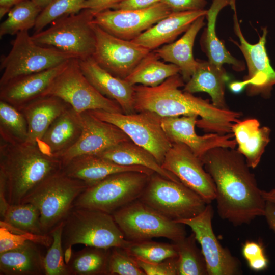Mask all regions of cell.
Masks as SVG:
<instances>
[{
    "label": "cell",
    "mask_w": 275,
    "mask_h": 275,
    "mask_svg": "<svg viewBox=\"0 0 275 275\" xmlns=\"http://www.w3.org/2000/svg\"><path fill=\"white\" fill-rule=\"evenodd\" d=\"M216 188L218 216L234 226L263 216L266 201L244 157L235 149L216 147L201 158Z\"/></svg>",
    "instance_id": "cell-1"
},
{
    "label": "cell",
    "mask_w": 275,
    "mask_h": 275,
    "mask_svg": "<svg viewBox=\"0 0 275 275\" xmlns=\"http://www.w3.org/2000/svg\"><path fill=\"white\" fill-rule=\"evenodd\" d=\"M183 86L184 80L178 74L156 87L134 85L135 111H150L161 117L196 115L201 117L196 126L204 131L232 133V126L239 120L241 112L218 108L207 100L180 90Z\"/></svg>",
    "instance_id": "cell-2"
},
{
    "label": "cell",
    "mask_w": 275,
    "mask_h": 275,
    "mask_svg": "<svg viewBox=\"0 0 275 275\" xmlns=\"http://www.w3.org/2000/svg\"><path fill=\"white\" fill-rule=\"evenodd\" d=\"M62 168L59 158L45 155L36 144L1 141L0 191L10 205L21 204L39 184Z\"/></svg>",
    "instance_id": "cell-3"
},
{
    "label": "cell",
    "mask_w": 275,
    "mask_h": 275,
    "mask_svg": "<svg viewBox=\"0 0 275 275\" xmlns=\"http://www.w3.org/2000/svg\"><path fill=\"white\" fill-rule=\"evenodd\" d=\"M74 208L64 220L62 240L64 248L80 244L86 246L125 249L130 243L111 214L97 210Z\"/></svg>",
    "instance_id": "cell-4"
},
{
    "label": "cell",
    "mask_w": 275,
    "mask_h": 275,
    "mask_svg": "<svg viewBox=\"0 0 275 275\" xmlns=\"http://www.w3.org/2000/svg\"><path fill=\"white\" fill-rule=\"evenodd\" d=\"M88 186L61 170L43 181L21 203H31L37 208L42 229L47 234L66 218L75 200Z\"/></svg>",
    "instance_id": "cell-5"
},
{
    "label": "cell",
    "mask_w": 275,
    "mask_h": 275,
    "mask_svg": "<svg viewBox=\"0 0 275 275\" xmlns=\"http://www.w3.org/2000/svg\"><path fill=\"white\" fill-rule=\"evenodd\" d=\"M94 17L88 9L62 16L32 38L38 45L56 48L78 60H86L92 57L95 49Z\"/></svg>",
    "instance_id": "cell-6"
},
{
    "label": "cell",
    "mask_w": 275,
    "mask_h": 275,
    "mask_svg": "<svg viewBox=\"0 0 275 275\" xmlns=\"http://www.w3.org/2000/svg\"><path fill=\"white\" fill-rule=\"evenodd\" d=\"M150 177L134 171L111 175L88 186L75 200L73 207L97 210L112 214L138 199Z\"/></svg>",
    "instance_id": "cell-7"
},
{
    "label": "cell",
    "mask_w": 275,
    "mask_h": 275,
    "mask_svg": "<svg viewBox=\"0 0 275 275\" xmlns=\"http://www.w3.org/2000/svg\"><path fill=\"white\" fill-rule=\"evenodd\" d=\"M11 44L9 52L1 59L3 73L0 87L18 77L47 70L73 58L56 48L36 44L28 31L18 33Z\"/></svg>",
    "instance_id": "cell-8"
},
{
    "label": "cell",
    "mask_w": 275,
    "mask_h": 275,
    "mask_svg": "<svg viewBox=\"0 0 275 275\" xmlns=\"http://www.w3.org/2000/svg\"><path fill=\"white\" fill-rule=\"evenodd\" d=\"M112 215L128 241L163 237L176 242L186 236L184 225L166 217L139 199Z\"/></svg>",
    "instance_id": "cell-9"
},
{
    "label": "cell",
    "mask_w": 275,
    "mask_h": 275,
    "mask_svg": "<svg viewBox=\"0 0 275 275\" xmlns=\"http://www.w3.org/2000/svg\"><path fill=\"white\" fill-rule=\"evenodd\" d=\"M139 199L174 221L194 217L207 204L196 192L181 182H176L154 173Z\"/></svg>",
    "instance_id": "cell-10"
},
{
    "label": "cell",
    "mask_w": 275,
    "mask_h": 275,
    "mask_svg": "<svg viewBox=\"0 0 275 275\" xmlns=\"http://www.w3.org/2000/svg\"><path fill=\"white\" fill-rule=\"evenodd\" d=\"M58 97L79 113L92 110L123 113L115 101L101 94L83 74L78 60L70 59L42 96Z\"/></svg>",
    "instance_id": "cell-11"
},
{
    "label": "cell",
    "mask_w": 275,
    "mask_h": 275,
    "mask_svg": "<svg viewBox=\"0 0 275 275\" xmlns=\"http://www.w3.org/2000/svg\"><path fill=\"white\" fill-rule=\"evenodd\" d=\"M87 112L117 126L131 141L149 151L161 166L172 144L161 126V117L150 111L131 114L100 109Z\"/></svg>",
    "instance_id": "cell-12"
},
{
    "label": "cell",
    "mask_w": 275,
    "mask_h": 275,
    "mask_svg": "<svg viewBox=\"0 0 275 275\" xmlns=\"http://www.w3.org/2000/svg\"><path fill=\"white\" fill-rule=\"evenodd\" d=\"M213 209L207 204L197 215L174 221L187 225L191 229L201 246L208 271V275H239L242 273L241 264L227 248L220 243L212 227Z\"/></svg>",
    "instance_id": "cell-13"
},
{
    "label": "cell",
    "mask_w": 275,
    "mask_h": 275,
    "mask_svg": "<svg viewBox=\"0 0 275 275\" xmlns=\"http://www.w3.org/2000/svg\"><path fill=\"white\" fill-rule=\"evenodd\" d=\"M93 24L96 46L92 58L115 76L124 79L151 51L131 40L115 37Z\"/></svg>",
    "instance_id": "cell-14"
},
{
    "label": "cell",
    "mask_w": 275,
    "mask_h": 275,
    "mask_svg": "<svg viewBox=\"0 0 275 275\" xmlns=\"http://www.w3.org/2000/svg\"><path fill=\"white\" fill-rule=\"evenodd\" d=\"M161 167L198 194L207 204L215 200L216 192L212 178L206 171L201 159L186 145L172 143Z\"/></svg>",
    "instance_id": "cell-15"
},
{
    "label": "cell",
    "mask_w": 275,
    "mask_h": 275,
    "mask_svg": "<svg viewBox=\"0 0 275 275\" xmlns=\"http://www.w3.org/2000/svg\"><path fill=\"white\" fill-rule=\"evenodd\" d=\"M172 12L160 2L143 10L107 9L95 14L93 22L115 37L132 40Z\"/></svg>",
    "instance_id": "cell-16"
},
{
    "label": "cell",
    "mask_w": 275,
    "mask_h": 275,
    "mask_svg": "<svg viewBox=\"0 0 275 275\" xmlns=\"http://www.w3.org/2000/svg\"><path fill=\"white\" fill-rule=\"evenodd\" d=\"M198 117L196 115L161 117V126L172 143L186 145L200 159L214 148H236L237 143L233 133L198 135L195 129Z\"/></svg>",
    "instance_id": "cell-17"
},
{
    "label": "cell",
    "mask_w": 275,
    "mask_h": 275,
    "mask_svg": "<svg viewBox=\"0 0 275 275\" xmlns=\"http://www.w3.org/2000/svg\"><path fill=\"white\" fill-rule=\"evenodd\" d=\"M234 32L239 39L238 45L242 52L248 68V74L245 78L248 82V92L251 95L261 93L268 96L272 87L275 85V70L271 66L266 48L267 30L265 28L259 41L254 44L249 43L241 32L237 19L236 6L232 7Z\"/></svg>",
    "instance_id": "cell-18"
},
{
    "label": "cell",
    "mask_w": 275,
    "mask_h": 275,
    "mask_svg": "<svg viewBox=\"0 0 275 275\" xmlns=\"http://www.w3.org/2000/svg\"><path fill=\"white\" fill-rule=\"evenodd\" d=\"M81 115V134L77 142L59 157L62 166L77 156L97 155L121 142L130 140L115 125L101 120L88 112Z\"/></svg>",
    "instance_id": "cell-19"
},
{
    "label": "cell",
    "mask_w": 275,
    "mask_h": 275,
    "mask_svg": "<svg viewBox=\"0 0 275 275\" xmlns=\"http://www.w3.org/2000/svg\"><path fill=\"white\" fill-rule=\"evenodd\" d=\"M82 130L81 113L69 106L53 121L36 145L45 155L59 158L77 142Z\"/></svg>",
    "instance_id": "cell-20"
},
{
    "label": "cell",
    "mask_w": 275,
    "mask_h": 275,
    "mask_svg": "<svg viewBox=\"0 0 275 275\" xmlns=\"http://www.w3.org/2000/svg\"><path fill=\"white\" fill-rule=\"evenodd\" d=\"M69 60L47 70L18 77L0 87V100L20 111L29 103L41 97Z\"/></svg>",
    "instance_id": "cell-21"
},
{
    "label": "cell",
    "mask_w": 275,
    "mask_h": 275,
    "mask_svg": "<svg viewBox=\"0 0 275 275\" xmlns=\"http://www.w3.org/2000/svg\"><path fill=\"white\" fill-rule=\"evenodd\" d=\"M78 61L83 74L101 94L117 102L124 113H135L134 86L105 70L92 57Z\"/></svg>",
    "instance_id": "cell-22"
},
{
    "label": "cell",
    "mask_w": 275,
    "mask_h": 275,
    "mask_svg": "<svg viewBox=\"0 0 275 275\" xmlns=\"http://www.w3.org/2000/svg\"><path fill=\"white\" fill-rule=\"evenodd\" d=\"M62 171L68 176L84 182L88 186L117 173L134 171L149 176L155 173L144 167L118 164L98 155L74 157L62 166Z\"/></svg>",
    "instance_id": "cell-23"
},
{
    "label": "cell",
    "mask_w": 275,
    "mask_h": 275,
    "mask_svg": "<svg viewBox=\"0 0 275 275\" xmlns=\"http://www.w3.org/2000/svg\"><path fill=\"white\" fill-rule=\"evenodd\" d=\"M206 13L204 9L172 12L131 41L152 51L175 40Z\"/></svg>",
    "instance_id": "cell-24"
},
{
    "label": "cell",
    "mask_w": 275,
    "mask_h": 275,
    "mask_svg": "<svg viewBox=\"0 0 275 275\" xmlns=\"http://www.w3.org/2000/svg\"><path fill=\"white\" fill-rule=\"evenodd\" d=\"M232 132L237 143V150L244 157L250 168H256L270 142V128L261 127L256 118H248L234 123Z\"/></svg>",
    "instance_id": "cell-25"
},
{
    "label": "cell",
    "mask_w": 275,
    "mask_h": 275,
    "mask_svg": "<svg viewBox=\"0 0 275 275\" xmlns=\"http://www.w3.org/2000/svg\"><path fill=\"white\" fill-rule=\"evenodd\" d=\"M69 106L58 97L45 96L23 106L20 111L24 116L28 126L25 143L36 144L53 121Z\"/></svg>",
    "instance_id": "cell-26"
},
{
    "label": "cell",
    "mask_w": 275,
    "mask_h": 275,
    "mask_svg": "<svg viewBox=\"0 0 275 275\" xmlns=\"http://www.w3.org/2000/svg\"><path fill=\"white\" fill-rule=\"evenodd\" d=\"M205 16L197 18L179 39L154 51L165 62L179 67L184 81L189 80L199 63L194 58L193 46L198 33L205 25Z\"/></svg>",
    "instance_id": "cell-27"
},
{
    "label": "cell",
    "mask_w": 275,
    "mask_h": 275,
    "mask_svg": "<svg viewBox=\"0 0 275 275\" xmlns=\"http://www.w3.org/2000/svg\"><path fill=\"white\" fill-rule=\"evenodd\" d=\"M227 75L223 67L209 61H199L197 67L184 85L183 91L194 93L205 92L211 98L212 103L221 108H228L225 99V86Z\"/></svg>",
    "instance_id": "cell-28"
},
{
    "label": "cell",
    "mask_w": 275,
    "mask_h": 275,
    "mask_svg": "<svg viewBox=\"0 0 275 275\" xmlns=\"http://www.w3.org/2000/svg\"><path fill=\"white\" fill-rule=\"evenodd\" d=\"M36 244L28 241L17 248L0 253L1 274H45L44 257Z\"/></svg>",
    "instance_id": "cell-29"
},
{
    "label": "cell",
    "mask_w": 275,
    "mask_h": 275,
    "mask_svg": "<svg viewBox=\"0 0 275 275\" xmlns=\"http://www.w3.org/2000/svg\"><path fill=\"white\" fill-rule=\"evenodd\" d=\"M97 155L118 164L146 167L166 178L180 182L174 175L162 168L149 151L131 140L121 142Z\"/></svg>",
    "instance_id": "cell-30"
},
{
    "label": "cell",
    "mask_w": 275,
    "mask_h": 275,
    "mask_svg": "<svg viewBox=\"0 0 275 275\" xmlns=\"http://www.w3.org/2000/svg\"><path fill=\"white\" fill-rule=\"evenodd\" d=\"M235 4V0H213L210 8L207 10L206 16L207 25L203 38V45L208 61L219 67L224 64L233 65L235 69L241 71L244 65L234 58L226 49L224 44L216 36L215 24L217 16L220 11L227 5Z\"/></svg>",
    "instance_id": "cell-31"
},
{
    "label": "cell",
    "mask_w": 275,
    "mask_h": 275,
    "mask_svg": "<svg viewBox=\"0 0 275 275\" xmlns=\"http://www.w3.org/2000/svg\"><path fill=\"white\" fill-rule=\"evenodd\" d=\"M154 51H150L124 79L131 86L141 84L154 87L180 73L178 66L164 63Z\"/></svg>",
    "instance_id": "cell-32"
},
{
    "label": "cell",
    "mask_w": 275,
    "mask_h": 275,
    "mask_svg": "<svg viewBox=\"0 0 275 275\" xmlns=\"http://www.w3.org/2000/svg\"><path fill=\"white\" fill-rule=\"evenodd\" d=\"M111 249L93 246L73 254L67 265L70 274H108V265Z\"/></svg>",
    "instance_id": "cell-33"
},
{
    "label": "cell",
    "mask_w": 275,
    "mask_h": 275,
    "mask_svg": "<svg viewBox=\"0 0 275 275\" xmlns=\"http://www.w3.org/2000/svg\"><path fill=\"white\" fill-rule=\"evenodd\" d=\"M28 135L26 120L22 112L0 100L1 141L11 144L26 142Z\"/></svg>",
    "instance_id": "cell-34"
},
{
    "label": "cell",
    "mask_w": 275,
    "mask_h": 275,
    "mask_svg": "<svg viewBox=\"0 0 275 275\" xmlns=\"http://www.w3.org/2000/svg\"><path fill=\"white\" fill-rule=\"evenodd\" d=\"M42 9L32 0H25L13 7L8 17L0 24V38L7 35H16L34 28Z\"/></svg>",
    "instance_id": "cell-35"
},
{
    "label": "cell",
    "mask_w": 275,
    "mask_h": 275,
    "mask_svg": "<svg viewBox=\"0 0 275 275\" xmlns=\"http://www.w3.org/2000/svg\"><path fill=\"white\" fill-rule=\"evenodd\" d=\"M196 241L192 233L189 236L174 242L178 252V275H208L205 260Z\"/></svg>",
    "instance_id": "cell-36"
},
{
    "label": "cell",
    "mask_w": 275,
    "mask_h": 275,
    "mask_svg": "<svg viewBox=\"0 0 275 275\" xmlns=\"http://www.w3.org/2000/svg\"><path fill=\"white\" fill-rule=\"evenodd\" d=\"M1 216V220L23 231L47 234L42 229L38 209L31 203L8 204Z\"/></svg>",
    "instance_id": "cell-37"
},
{
    "label": "cell",
    "mask_w": 275,
    "mask_h": 275,
    "mask_svg": "<svg viewBox=\"0 0 275 275\" xmlns=\"http://www.w3.org/2000/svg\"><path fill=\"white\" fill-rule=\"evenodd\" d=\"M125 251L134 258L149 263L159 262L177 257L176 244L155 242L150 240L130 241Z\"/></svg>",
    "instance_id": "cell-38"
},
{
    "label": "cell",
    "mask_w": 275,
    "mask_h": 275,
    "mask_svg": "<svg viewBox=\"0 0 275 275\" xmlns=\"http://www.w3.org/2000/svg\"><path fill=\"white\" fill-rule=\"evenodd\" d=\"M28 241L49 246L52 238L47 234H38L23 231L1 220L0 253L17 248Z\"/></svg>",
    "instance_id": "cell-39"
},
{
    "label": "cell",
    "mask_w": 275,
    "mask_h": 275,
    "mask_svg": "<svg viewBox=\"0 0 275 275\" xmlns=\"http://www.w3.org/2000/svg\"><path fill=\"white\" fill-rule=\"evenodd\" d=\"M63 226L64 221L50 231L52 241L43 260L46 275L70 274L64 258L62 240Z\"/></svg>",
    "instance_id": "cell-40"
},
{
    "label": "cell",
    "mask_w": 275,
    "mask_h": 275,
    "mask_svg": "<svg viewBox=\"0 0 275 275\" xmlns=\"http://www.w3.org/2000/svg\"><path fill=\"white\" fill-rule=\"evenodd\" d=\"M86 0H53L39 14L34 28L39 32L55 20L65 15L76 14L84 9Z\"/></svg>",
    "instance_id": "cell-41"
},
{
    "label": "cell",
    "mask_w": 275,
    "mask_h": 275,
    "mask_svg": "<svg viewBox=\"0 0 275 275\" xmlns=\"http://www.w3.org/2000/svg\"><path fill=\"white\" fill-rule=\"evenodd\" d=\"M108 271V274L146 275L135 259L120 248L111 249Z\"/></svg>",
    "instance_id": "cell-42"
},
{
    "label": "cell",
    "mask_w": 275,
    "mask_h": 275,
    "mask_svg": "<svg viewBox=\"0 0 275 275\" xmlns=\"http://www.w3.org/2000/svg\"><path fill=\"white\" fill-rule=\"evenodd\" d=\"M135 260L146 275H178L177 257L156 263Z\"/></svg>",
    "instance_id": "cell-43"
},
{
    "label": "cell",
    "mask_w": 275,
    "mask_h": 275,
    "mask_svg": "<svg viewBox=\"0 0 275 275\" xmlns=\"http://www.w3.org/2000/svg\"><path fill=\"white\" fill-rule=\"evenodd\" d=\"M242 254L249 266L260 264L267 259L263 245L255 241H246L242 245Z\"/></svg>",
    "instance_id": "cell-44"
},
{
    "label": "cell",
    "mask_w": 275,
    "mask_h": 275,
    "mask_svg": "<svg viewBox=\"0 0 275 275\" xmlns=\"http://www.w3.org/2000/svg\"><path fill=\"white\" fill-rule=\"evenodd\" d=\"M172 12L204 10L206 0H161Z\"/></svg>",
    "instance_id": "cell-45"
},
{
    "label": "cell",
    "mask_w": 275,
    "mask_h": 275,
    "mask_svg": "<svg viewBox=\"0 0 275 275\" xmlns=\"http://www.w3.org/2000/svg\"><path fill=\"white\" fill-rule=\"evenodd\" d=\"M161 2V0H124L112 9L121 10H143L149 8Z\"/></svg>",
    "instance_id": "cell-46"
},
{
    "label": "cell",
    "mask_w": 275,
    "mask_h": 275,
    "mask_svg": "<svg viewBox=\"0 0 275 275\" xmlns=\"http://www.w3.org/2000/svg\"><path fill=\"white\" fill-rule=\"evenodd\" d=\"M124 0H86L84 9H88L95 14L104 10L112 9Z\"/></svg>",
    "instance_id": "cell-47"
},
{
    "label": "cell",
    "mask_w": 275,
    "mask_h": 275,
    "mask_svg": "<svg viewBox=\"0 0 275 275\" xmlns=\"http://www.w3.org/2000/svg\"><path fill=\"white\" fill-rule=\"evenodd\" d=\"M25 0H0V18H2L14 6Z\"/></svg>",
    "instance_id": "cell-48"
},
{
    "label": "cell",
    "mask_w": 275,
    "mask_h": 275,
    "mask_svg": "<svg viewBox=\"0 0 275 275\" xmlns=\"http://www.w3.org/2000/svg\"><path fill=\"white\" fill-rule=\"evenodd\" d=\"M248 82L244 80L242 81H234L229 84V89L233 93L240 92L245 87H247Z\"/></svg>",
    "instance_id": "cell-49"
},
{
    "label": "cell",
    "mask_w": 275,
    "mask_h": 275,
    "mask_svg": "<svg viewBox=\"0 0 275 275\" xmlns=\"http://www.w3.org/2000/svg\"><path fill=\"white\" fill-rule=\"evenodd\" d=\"M262 195L266 202H270L275 205V185L268 190L262 189Z\"/></svg>",
    "instance_id": "cell-50"
},
{
    "label": "cell",
    "mask_w": 275,
    "mask_h": 275,
    "mask_svg": "<svg viewBox=\"0 0 275 275\" xmlns=\"http://www.w3.org/2000/svg\"><path fill=\"white\" fill-rule=\"evenodd\" d=\"M72 246V245H68L64 249V261L67 265L70 262L73 254Z\"/></svg>",
    "instance_id": "cell-51"
},
{
    "label": "cell",
    "mask_w": 275,
    "mask_h": 275,
    "mask_svg": "<svg viewBox=\"0 0 275 275\" xmlns=\"http://www.w3.org/2000/svg\"><path fill=\"white\" fill-rule=\"evenodd\" d=\"M35 2L42 9L46 7L53 0H32Z\"/></svg>",
    "instance_id": "cell-52"
}]
</instances>
